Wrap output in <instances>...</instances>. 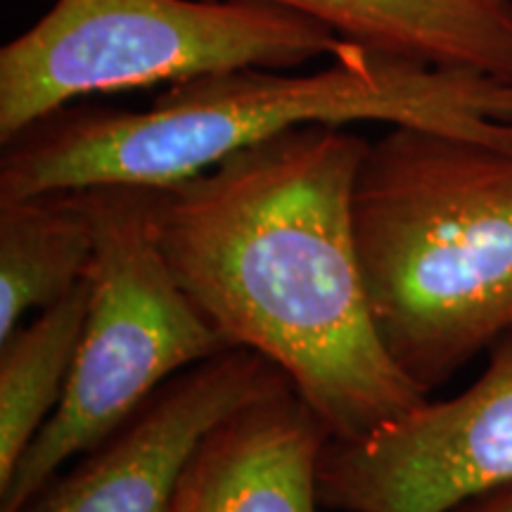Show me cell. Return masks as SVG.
I'll use <instances>...</instances> for the list:
<instances>
[{
	"mask_svg": "<svg viewBox=\"0 0 512 512\" xmlns=\"http://www.w3.org/2000/svg\"><path fill=\"white\" fill-rule=\"evenodd\" d=\"M368 143L304 126L145 188L152 238L190 302L230 349L273 363L339 441L427 401L370 313L354 228Z\"/></svg>",
	"mask_w": 512,
	"mask_h": 512,
	"instance_id": "6da1fadb",
	"label": "cell"
},
{
	"mask_svg": "<svg viewBox=\"0 0 512 512\" xmlns=\"http://www.w3.org/2000/svg\"><path fill=\"white\" fill-rule=\"evenodd\" d=\"M361 121L512 147V83L347 38L311 74L249 67L166 86L140 112L67 107L3 145L0 200L164 188L297 128Z\"/></svg>",
	"mask_w": 512,
	"mask_h": 512,
	"instance_id": "7a4b0ae2",
	"label": "cell"
},
{
	"mask_svg": "<svg viewBox=\"0 0 512 512\" xmlns=\"http://www.w3.org/2000/svg\"><path fill=\"white\" fill-rule=\"evenodd\" d=\"M354 228L377 335L420 392L512 332V147L411 126L370 140Z\"/></svg>",
	"mask_w": 512,
	"mask_h": 512,
	"instance_id": "3957f363",
	"label": "cell"
},
{
	"mask_svg": "<svg viewBox=\"0 0 512 512\" xmlns=\"http://www.w3.org/2000/svg\"><path fill=\"white\" fill-rule=\"evenodd\" d=\"M347 38L259 0H55L0 50V143L74 102L235 69H294Z\"/></svg>",
	"mask_w": 512,
	"mask_h": 512,
	"instance_id": "277c9868",
	"label": "cell"
},
{
	"mask_svg": "<svg viewBox=\"0 0 512 512\" xmlns=\"http://www.w3.org/2000/svg\"><path fill=\"white\" fill-rule=\"evenodd\" d=\"M74 192L93 228L86 323L67 392L0 491V512L27 510L69 460L117 432L171 377L230 349L159 252L145 188Z\"/></svg>",
	"mask_w": 512,
	"mask_h": 512,
	"instance_id": "5b68a950",
	"label": "cell"
},
{
	"mask_svg": "<svg viewBox=\"0 0 512 512\" xmlns=\"http://www.w3.org/2000/svg\"><path fill=\"white\" fill-rule=\"evenodd\" d=\"M512 482V332L470 387L422 401L354 441L328 439L318 458L323 508L451 512Z\"/></svg>",
	"mask_w": 512,
	"mask_h": 512,
	"instance_id": "8992f818",
	"label": "cell"
},
{
	"mask_svg": "<svg viewBox=\"0 0 512 512\" xmlns=\"http://www.w3.org/2000/svg\"><path fill=\"white\" fill-rule=\"evenodd\" d=\"M285 389L287 377L264 356L221 351L171 377L24 512H171L211 434Z\"/></svg>",
	"mask_w": 512,
	"mask_h": 512,
	"instance_id": "52a82bcc",
	"label": "cell"
},
{
	"mask_svg": "<svg viewBox=\"0 0 512 512\" xmlns=\"http://www.w3.org/2000/svg\"><path fill=\"white\" fill-rule=\"evenodd\" d=\"M330 432L285 389L211 434L185 489L195 512H318L316 470Z\"/></svg>",
	"mask_w": 512,
	"mask_h": 512,
	"instance_id": "ba28073f",
	"label": "cell"
},
{
	"mask_svg": "<svg viewBox=\"0 0 512 512\" xmlns=\"http://www.w3.org/2000/svg\"><path fill=\"white\" fill-rule=\"evenodd\" d=\"M337 36L512 83V0H259Z\"/></svg>",
	"mask_w": 512,
	"mask_h": 512,
	"instance_id": "9c48e42d",
	"label": "cell"
},
{
	"mask_svg": "<svg viewBox=\"0 0 512 512\" xmlns=\"http://www.w3.org/2000/svg\"><path fill=\"white\" fill-rule=\"evenodd\" d=\"M93 228L74 190L0 200V342L86 280Z\"/></svg>",
	"mask_w": 512,
	"mask_h": 512,
	"instance_id": "30bf717a",
	"label": "cell"
},
{
	"mask_svg": "<svg viewBox=\"0 0 512 512\" xmlns=\"http://www.w3.org/2000/svg\"><path fill=\"white\" fill-rule=\"evenodd\" d=\"M88 313V275L0 342V491L60 406Z\"/></svg>",
	"mask_w": 512,
	"mask_h": 512,
	"instance_id": "8fae6325",
	"label": "cell"
},
{
	"mask_svg": "<svg viewBox=\"0 0 512 512\" xmlns=\"http://www.w3.org/2000/svg\"><path fill=\"white\" fill-rule=\"evenodd\" d=\"M451 512H512V482L467 498Z\"/></svg>",
	"mask_w": 512,
	"mask_h": 512,
	"instance_id": "7c38bea8",
	"label": "cell"
},
{
	"mask_svg": "<svg viewBox=\"0 0 512 512\" xmlns=\"http://www.w3.org/2000/svg\"><path fill=\"white\" fill-rule=\"evenodd\" d=\"M171 512H195V510H192V498L188 494V489H185V482H183L181 494H178V501L174 505V510H171Z\"/></svg>",
	"mask_w": 512,
	"mask_h": 512,
	"instance_id": "4fadbf2b",
	"label": "cell"
}]
</instances>
